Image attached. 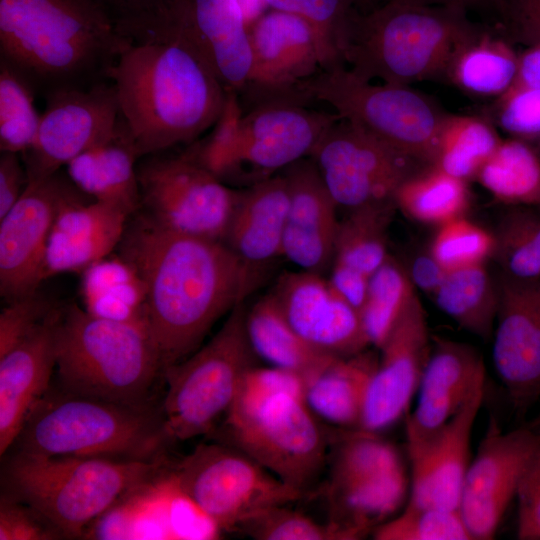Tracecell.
<instances>
[{"mask_svg": "<svg viewBox=\"0 0 540 540\" xmlns=\"http://www.w3.org/2000/svg\"><path fill=\"white\" fill-rule=\"evenodd\" d=\"M119 250L144 283L162 371L197 350L214 323L244 302L241 265L223 241L172 231L145 213L126 226Z\"/></svg>", "mask_w": 540, "mask_h": 540, "instance_id": "1", "label": "cell"}, {"mask_svg": "<svg viewBox=\"0 0 540 540\" xmlns=\"http://www.w3.org/2000/svg\"><path fill=\"white\" fill-rule=\"evenodd\" d=\"M110 80L141 157L195 142L215 125L228 94L205 60L174 35L132 41Z\"/></svg>", "mask_w": 540, "mask_h": 540, "instance_id": "2", "label": "cell"}, {"mask_svg": "<svg viewBox=\"0 0 540 540\" xmlns=\"http://www.w3.org/2000/svg\"><path fill=\"white\" fill-rule=\"evenodd\" d=\"M131 42L103 0H0V61L44 98L111 81Z\"/></svg>", "mask_w": 540, "mask_h": 540, "instance_id": "3", "label": "cell"}, {"mask_svg": "<svg viewBox=\"0 0 540 540\" xmlns=\"http://www.w3.org/2000/svg\"><path fill=\"white\" fill-rule=\"evenodd\" d=\"M171 441L162 410L79 396L51 386L31 409L10 449L36 455L158 461L164 459Z\"/></svg>", "mask_w": 540, "mask_h": 540, "instance_id": "4", "label": "cell"}, {"mask_svg": "<svg viewBox=\"0 0 540 540\" xmlns=\"http://www.w3.org/2000/svg\"><path fill=\"white\" fill-rule=\"evenodd\" d=\"M159 374L160 353L146 324L99 317L75 303L61 309L56 358L61 390L150 406Z\"/></svg>", "mask_w": 540, "mask_h": 540, "instance_id": "5", "label": "cell"}, {"mask_svg": "<svg viewBox=\"0 0 540 540\" xmlns=\"http://www.w3.org/2000/svg\"><path fill=\"white\" fill-rule=\"evenodd\" d=\"M477 30L461 8L386 0L357 12L344 62L362 80L408 86L444 75L456 49Z\"/></svg>", "mask_w": 540, "mask_h": 540, "instance_id": "6", "label": "cell"}, {"mask_svg": "<svg viewBox=\"0 0 540 540\" xmlns=\"http://www.w3.org/2000/svg\"><path fill=\"white\" fill-rule=\"evenodd\" d=\"M165 467L164 459L122 461L14 452L3 465L2 495L33 507L65 538H78L119 499Z\"/></svg>", "mask_w": 540, "mask_h": 540, "instance_id": "7", "label": "cell"}, {"mask_svg": "<svg viewBox=\"0 0 540 540\" xmlns=\"http://www.w3.org/2000/svg\"><path fill=\"white\" fill-rule=\"evenodd\" d=\"M338 118L336 113L288 103L243 111L237 95L228 93L211 133L188 149L223 183L249 187L309 157Z\"/></svg>", "mask_w": 540, "mask_h": 540, "instance_id": "8", "label": "cell"}, {"mask_svg": "<svg viewBox=\"0 0 540 540\" xmlns=\"http://www.w3.org/2000/svg\"><path fill=\"white\" fill-rule=\"evenodd\" d=\"M246 312L244 302L237 304L209 342L163 369L167 389L161 410L172 441L210 433L231 408L244 375L254 366Z\"/></svg>", "mask_w": 540, "mask_h": 540, "instance_id": "9", "label": "cell"}, {"mask_svg": "<svg viewBox=\"0 0 540 540\" xmlns=\"http://www.w3.org/2000/svg\"><path fill=\"white\" fill-rule=\"evenodd\" d=\"M306 92L389 147L433 164L448 114L428 96L406 85L371 84L344 66L321 70L306 84Z\"/></svg>", "mask_w": 540, "mask_h": 540, "instance_id": "10", "label": "cell"}, {"mask_svg": "<svg viewBox=\"0 0 540 540\" xmlns=\"http://www.w3.org/2000/svg\"><path fill=\"white\" fill-rule=\"evenodd\" d=\"M223 443L305 492L322 472L331 441L302 396L282 392L247 410L228 413Z\"/></svg>", "mask_w": 540, "mask_h": 540, "instance_id": "11", "label": "cell"}, {"mask_svg": "<svg viewBox=\"0 0 540 540\" xmlns=\"http://www.w3.org/2000/svg\"><path fill=\"white\" fill-rule=\"evenodd\" d=\"M171 472L184 494L222 532L236 531L259 512L304 495L226 443L197 445L172 466Z\"/></svg>", "mask_w": 540, "mask_h": 540, "instance_id": "12", "label": "cell"}, {"mask_svg": "<svg viewBox=\"0 0 540 540\" xmlns=\"http://www.w3.org/2000/svg\"><path fill=\"white\" fill-rule=\"evenodd\" d=\"M141 158L137 180L146 214L172 231L223 241L239 190L208 171L188 147Z\"/></svg>", "mask_w": 540, "mask_h": 540, "instance_id": "13", "label": "cell"}, {"mask_svg": "<svg viewBox=\"0 0 540 540\" xmlns=\"http://www.w3.org/2000/svg\"><path fill=\"white\" fill-rule=\"evenodd\" d=\"M249 30L252 65L237 96L243 111L288 103L308 106L306 84L325 68L321 42L301 17L269 9Z\"/></svg>", "mask_w": 540, "mask_h": 540, "instance_id": "14", "label": "cell"}, {"mask_svg": "<svg viewBox=\"0 0 540 540\" xmlns=\"http://www.w3.org/2000/svg\"><path fill=\"white\" fill-rule=\"evenodd\" d=\"M315 163L338 206L394 200L400 185L427 166L338 118L314 146Z\"/></svg>", "mask_w": 540, "mask_h": 540, "instance_id": "15", "label": "cell"}, {"mask_svg": "<svg viewBox=\"0 0 540 540\" xmlns=\"http://www.w3.org/2000/svg\"><path fill=\"white\" fill-rule=\"evenodd\" d=\"M158 35L184 40L227 93L240 94L251 70L252 51L238 0H168L148 21L141 39Z\"/></svg>", "mask_w": 540, "mask_h": 540, "instance_id": "16", "label": "cell"}, {"mask_svg": "<svg viewBox=\"0 0 540 540\" xmlns=\"http://www.w3.org/2000/svg\"><path fill=\"white\" fill-rule=\"evenodd\" d=\"M45 100L36 137L22 154L29 182L54 174L82 152L107 139L121 116L112 81L87 89L60 90Z\"/></svg>", "mask_w": 540, "mask_h": 540, "instance_id": "17", "label": "cell"}, {"mask_svg": "<svg viewBox=\"0 0 540 540\" xmlns=\"http://www.w3.org/2000/svg\"><path fill=\"white\" fill-rule=\"evenodd\" d=\"M540 436L526 424L504 431L491 416L465 474L459 511L472 540L493 539Z\"/></svg>", "mask_w": 540, "mask_h": 540, "instance_id": "18", "label": "cell"}, {"mask_svg": "<svg viewBox=\"0 0 540 540\" xmlns=\"http://www.w3.org/2000/svg\"><path fill=\"white\" fill-rule=\"evenodd\" d=\"M83 193L60 170L28 183L0 218V293L9 301L37 291L48 237L62 205Z\"/></svg>", "mask_w": 540, "mask_h": 540, "instance_id": "19", "label": "cell"}, {"mask_svg": "<svg viewBox=\"0 0 540 540\" xmlns=\"http://www.w3.org/2000/svg\"><path fill=\"white\" fill-rule=\"evenodd\" d=\"M497 285L493 363L514 412L523 418L540 398V280L500 273Z\"/></svg>", "mask_w": 540, "mask_h": 540, "instance_id": "20", "label": "cell"}, {"mask_svg": "<svg viewBox=\"0 0 540 540\" xmlns=\"http://www.w3.org/2000/svg\"><path fill=\"white\" fill-rule=\"evenodd\" d=\"M432 349L424 308L416 294L379 347L360 429L377 433L403 418L417 394Z\"/></svg>", "mask_w": 540, "mask_h": 540, "instance_id": "21", "label": "cell"}, {"mask_svg": "<svg viewBox=\"0 0 540 540\" xmlns=\"http://www.w3.org/2000/svg\"><path fill=\"white\" fill-rule=\"evenodd\" d=\"M269 293L293 330L315 349L348 357L370 345L360 313L322 274L285 272Z\"/></svg>", "mask_w": 540, "mask_h": 540, "instance_id": "22", "label": "cell"}, {"mask_svg": "<svg viewBox=\"0 0 540 540\" xmlns=\"http://www.w3.org/2000/svg\"><path fill=\"white\" fill-rule=\"evenodd\" d=\"M485 382L477 386L463 407L443 426L421 440L407 442L411 463L407 502L459 510L465 474L472 459V431L483 402Z\"/></svg>", "mask_w": 540, "mask_h": 540, "instance_id": "23", "label": "cell"}, {"mask_svg": "<svg viewBox=\"0 0 540 540\" xmlns=\"http://www.w3.org/2000/svg\"><path fill=\"white\" fill-rule=\"evenodd\" d=\"M281 173L289 188L283 256L301 270L322 274L334 260L338 205L310 157L294 162Z\"/></svg>", "mask_w": 540, "mask_h": 540, "instance_id": "24", "label": "cell"}, {"mask_svg": "<svg viewBox=\"0 0 540 540\" xmlns=\"http://www.w3.org/2000/svg\"><path fill=\"white\" fill-rule=\"evenodd\" d=\"M289 188L282 173L239 190L223 242L237 257L243 274L245 299L265 272L283 256V233Z\"/></svg>", "mask_w": 540, "mask_h": 540, "instance_id": "25", "label": "cell"}, {"mask_svg": "<svg viewBox=\"0 0 540 540\" xmlns=\"http://www.w3.org/2000/svg\"><path fill=\"white\" fill-rule=\"evenodd\" d=\"M485 381L484 361L474 347L450 339L433 338L417 391L416 407L407 415V442L421 440L443 426Z\"/></svg>", "mask_w": 540, "mask_h": 540, "instance_id": "26", "label": "cell"}, {"mask_svg": "<svg viewBox=\"0 0 540 540\" xmlns=\"http://www.w3.org/2000/svg\"><path fill=\"white\" fill-rule=\"evenodd\" d=\"M61 309L23 341L0 356V455L9 451L28 414L51 387L56 369L57 327Z\"/></svg>", "mask_w": 540, "mask_h": 540, "instance_id": "27", "label": "cell"}, {"mask_svg": "<svg viewBox=\"0 0 540 540\" xmlns=\"http://www.w3.org/2000/svg\"><path fill=\"white\" fill-rule=\"evenodd\" d=\"M81 196V195H80ZM66 201L51 228L43 262V281L62 273H83L119 246L131 216L104 202Z\"/></svg>", "mask_w": 540, "mask_h": 540, "instance_id": "28", "label": "cell"}, {"mask_svg": "<svg viewBox=\"0 0 540 540\" xmlns=\"http://www.w3.org/2000/svg\"><path fill=\"white\" fill-rule=\"evenodd\" d=\"M139 158L130 130L120 116L115 131L69 161L66 170L85 195L132 215L141 206L137 180Z\"/></svg>", "mask_w": 540, "mask_h": 540, "instance_id": "29", "label": "cell"}, {"mask_svg": "<svg viewBox=\"0 0 540 540\" xmlns=\"http://www.w3.org/2000/svg\"><path fill=\"white\" fill-rule=\"evenodd\" d=\"M408 482L405 469L372 477L328 480V522L343 540L359 539L389 520L401 507L410 489Z\"/></svg>", "mask_w": 540, "mask_h": 540, "instance_id": "30", "label": "cell"}, {"mask_svg": "<svg viewBox=\"0 0 540 540\" xmlns=\"http://www.w3.org/2000/svg\"><path fill=\"white\" fill-rule=\"evenodd\" d=\"M378 356L367 349L337 357L306 380L304 401L314 416L336 429H360Z\"/></svg>", "mask_w": 540, "mask_h": 540, "instance_id": "31", "label": "cell"}, {"mask_svg": "<svg viewBox=\"0 0 540 540\" xmlns=\"http://www.w3.org/2000/svg\"><path fill=\"white\" fill-rule=\"evenodd\" d=\"M245 328L255 356L272 367L296 373L306 380L337 358L302 339L286 321L270 293L246 312Z\"/></svg>", "mask_w": 540, "mask_h": 540, "instance_id": "32", "label": "cell"}, {"mask_svg": "<svg viewBox=\"0 0 540 540\" xmlns=\"http://www.w3.org/2000/svg\"><path fill=\"white\" fill-rule=\"evenodd\" d=\"M517 64L508 42L477 30L456 49L444 75L466 93L498 98L512 87Z\"/></svg>", "mask_w": 540, "mask_h": 540, "instance_id": "33", "label": "cell"}, {"mask_svg": "<svg viewBox=\"0 0 540 540\" xmlns=\"http://www.w3.org/2000/svg\"><path fill=\"white\" fill-rule=\"evenodd\" d=\"M433 297L462 329L483 341L493 339L499 293L484 264L448 271Z\"/></svg>", "mask_w": 540, "mask_h": 540, "instance_id": "34", "label": "cell"}, {"mask_svg": "<svg viewBox=\"0 0 540 540\" xmlns=\"http://www.w3.org/2000/svg\"><path fill=\"white\" fill-rule=\"evenodd\" d=\"M82 274L81 293L85 310L99 317L148 326L144 283L120 255L105 257Z\"/></svg>", "mask_w": 540, "mask_h": 540, "instance_id": "35", "label": "cell"}, {"mask_svg": "<svg viewBox=\"0 0 540 540\" xmlns=\"http://www.w3.org/2000/svg\"><path fill=\"white\" fill-rule=\"evenodd\" d=\"M475 179L502 203L540 205V154L526 140H502Z\"/></svg>", "mask_w": 540, "mask_h": 540, "instance_id": "36", "label": "cell"}, {"mask_svg": "<svg viewBox=\"0 0 540 540\" xmlns=\"http://www.w3.org/2000/svg\"><path fill=\"white\" fill-rule=\"evenodd\" d=\"M396 209L394 200L350 209L339 221L333 262L370 277L389 257L388 230Z\"/></svg>", "mask_w": 540, "mask_h": 540, "instance_id": "37", "label": "cell"}, {"mask_svg": "<svg viewBox=\"0 0 540 540\" xmlns=\"http://www.w3.org/2000/svg\"><path fill=\"white\" fill-rule=\"evenodd\" d=\"M394 202L407 217L441 226L463 217L470 193L466 181L430 165L400 185Z\"/></svg>", "mask_w": 540, "mask_h": 540, "instance_id": "38", "label": "cell"}, {"mask_svg": "<svg viewBox=\"0 0 540 540\" xmlns=\"http://www.w3.org/2000/svg\"><path fill=\"white\" fill-rule=\"evenodd\" d=\"M501 141L487 119L448 114L432 166L467 182L476 178Z\"/></svg>", "mask_w": 540, "mask_h": 540, "instance_id": "39", "label": "cell"}, {"mask_svg": "<svg viewBox=\"0 0 540 540\" xmlns=\"http://www.w3.org/2000/svg\"><path fill=\"white\" fill-rule=\"evenodd\" d=\"M416 294L407 270L389 256L369 277L367 297L360 311L370 345L379 349Z\"/></svg>", "mask_w": 540, "mask_h": 540, "instance_id": "40", "label": "cell"}, {"mask_svg": "<svg viewBox=\"0 0 540 540\" xmlns=\"http://www.w3.org/2000/svg\"><path fill=\"white\" fill-rule=\"evenodd\" d=\"M329 481L378 476L405 469L398 449L377 433L339 429L333 438Z\"/></svg>", "mask_w": 540, "mask_h": 540, "instance_id": "41", "label": "cell"}, {"mask_svg": "<svg viewBox=\"0 0 540 540\" xmlns=\"http://www.w3.org/2000/svg\"><path fill=\"white\" fill-rule=\"evenodd\" d=\"M501 273L517 280H540V215L528 206H511L495 233Z\"/></svg>", "mask_w": 540, "mask_h": 540, "instance_id": "42", "label": "cell"}, {"mask_svg": "<svg viewBox=\"0 0 540 540\" xmlns=\"http://www.w3.org/2000/svg\"><path fill=\"white\" fill-rule=\"evenodd\" d=\"M269 9L297 15L317 34L325 55V68L344 66L357 10L347 0H265Z\"/></svg>", "mask_w": 540, "mask_h": 540, "instance_id": "43", "label": "cell"}, {"mask_svg": "<svg viewBox=\"0 0 540 540\" xmlns=\"http://www.w3.org/2000/svg\"><path fill=\"white\" fill-rule=\"evenodd\" d=\"M35 92L0 61V151L23 154L32 145L41 120Z\"/></svg>", "mask_w": 540, "mask_h": 540, "instance_id": "44", "label": "cell"}, {"mask_svg": "<svg viewBox=\"0 0 540 540\" xmlns=\"http://www.w3.org/2000/svg\"><path fill=\"white\" fill-rule=\"evenodd\" d=\"M372 535L376 540H472L459 510L409 502Z\"/></svg>", "mask_w": 540, "mask_h": 540, "instance_id": "45", "label": "cell"}, {"mask_svg": "<svg viewBox=\"0 0 540 540\" xmlns=\"http://www.w3.org/2000/svg\"><path fill=\"white\" fill-rule=\"evenodd\" d=\"M429 250L446 270L451 271L484 264L494 254L495 236L460 217L439 226Z\"/></svg>", "mask_w": 540, "mask_h": 540, "instance_id": "46", "label": "cell"}, {"mask_svg": "<svg viewBox=\"0 0 540 540\" xmlns=\"http://www.w3.org/2000/svg\"><path fill=\"white\" fill-rule=\"evenodd\" d=\"M236 531L257 540H343L329 522L319 523L286 505L259 512L242 522Z\"/></svg>", "mask_w": 540, "mask_h": 540, "instance_id": "47", "label": "cell"}, {"mask_svg": "<svg viewBox=\"0 0 540 540\" xmlns=\"http://www.w3.org/2000/svg\"><path fill=\"white\" fill-rule=\"evenodd\" d=\"M496 125L514 138L540 139V88L512 86L496 98Z\"/></svg>", "mask_w": 540, "mask_h": 540, "instance_id": "48", "label": "cell"}, {"mask_svg": "<svg viewBox=\"0 0 540 540\" xmlns=\"http://www.w3.org/2000/svg\"><path fill=\"white\" fill-rule=\"evenodd\" d=\"M54 309L37 291L9 301L0 313V356L29 336Z\"/></svg>", "mask_w": 540, "mask_h": 540, "instance_id": "49", "label": "cell"}, {"mask_svg": "<svg viewBox=\"0 0 540 540\" xmlns=\"http://www.w3.org/2000/svg\"><path fill=\"white\" fill-rule=\"evenodd\" d=\"M63 534L33 507L1 496L0 540H55Z\"/></svg>", "mask_w": 540, "mask_h": 540, "instance_id": "50", "label": "cell"}, {"mask_svg": "<svg viewBox=\"0 0 540 540\" xmlns=\"http://www.w3.org/2000/svg\"><path fill=\"white\" fill-rule=\"evenodd\" d=\"M515 500L517 538L540 540V444L523 472Z\"/></svg>", "mask_w": 540, "mask_h": 540, "instance_id": "51", "label": "cell"}, {"mask_svg": "<svg viewBox=\"0 0 540 540\" xmlns=\"http://www.w3.org/2000/svg\"><path fill=\"white\" fill-rule=\"evenodd\" d=\"M29 179L18 153L1 152L0 156V218L20 199Z\"/></svg>", "mask_w": 540, "mask_h": 540, "instance_id": "52", "label": "cell"}, {"mask_svg": "<svg viewBox=\"0 0 540 540\" xmlns=\"http://www.w3.org/2000/svg\"><path fill=\"white\" fill-rule=\"evenodd\" d=\"M328 281L360 313L367 297L369 276L350 266L333 262Z\"/></svg>", "mask_w": 540, "mask_h": 540, "instance_id": "53", "label": "cell"}, {"mask_svg": "<svg viewBox=\"0 0 540 540\" xmlns=\"http://www.w3.org/2000/svg\"><path fill=\"white\" fill-rule=\"evenodd\" d=\"M509 12L517 37L527 45L540 43V0H509Z\"/></svg>", "mask_w": 540, "mask_h": 540, "instance_id": "54", "label": "cell"}, {"mask_svg": "<svg viewBox=\"0 0 540 540\" xmlns=\"http://www.w3.org/2000/svg\"><path fill=\"white\" fill-rule=\"evenodd\" d=\"M114 15L122 33L154 14L168 0H103Z\"/></svg>", "mask_w": 540, "mask_h": 540, "instance_id": "55", "label": "cell"}, {"mask_svg": "<svg viewBox=\"0 0 540 540\" xmlns=\"http://www.w3.org/2000/svg\"><path fill=\"white\" fill-rule=\"evenodd\" d=\"M407 272L415 288L433 295L444 281L448 270L437 261L429 250L427 253L416 256Z\"/></svg>", "mask_w": 540, "mask_h": 540, "instance_id": "56", "label": "cell"}, {"mask_svg": "<svg viewBox=\"0 0 540 540\" xmlns=\"http://www.w3.org/2000/svg\"><path fill=\"white\" fill-rule=\"evenodd\" d=\"M512 86L540 88V43L530 44L518 54L517 72Z\"/></svg>", "mask_w": 540, "mask_h": 540, "instance_id": "57", "label": "cell"}, {"mask_svg": "<svg viewBox=\"0 0 540 540\" xmlns=\"http://www.w3.org/2000/svg\"><path fill=\"white\" fill-rule=\"evenodd\" d=\"M412 3H419L425 5H439V6H450L464 9L466 7L480 4L482 2H487L489 0H399Z\"/></svg>", "mask_w": 540, "mask_h": 540, "instance_id": "58", "label": "cell"}, {"mask_svg": "<svg viewBox=\"0 0 540 540\" xmlns=\"http://www.w3.org/2000/svg\"><path fill=\"white\" fill-rule=\"evenodd\" d=\"M378 0H347V2L358 12L365 13L375 8Z\"/></svg>", "mask_w": 540, "mask_h": 540, "instance_id": "59", "label": "cell"}, {"mask_svg": "<svg viewBox=\"0 0 540 540\" xmlns=\"http://www.w3.org/2000/svg\"><path fill=\"white\" fill-rule=\"evenodd\" d=\"M526 425L540 436V413L535 418L527 422Z\"/></svg>", "mask_w": 540, "mask_h": 540, "instance_id": "60", "label": "cell"}]
</instances>
